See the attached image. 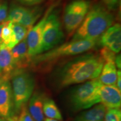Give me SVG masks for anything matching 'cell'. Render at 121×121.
<instances>
[{
  "mask_svg": "<svg viewBox=\"0 0 121 121\" xmlns=\"http://www.w3.org/2000/svg\"><path fill=\"white\" fill-rule=\"evenodd\" d=\"M104 121H121L120 108H107Z\"/></svg>",
  "mask_w": 121,
  "mask_h": 121,
  "instance_id": "cell-21",
  "label": "cell"
},
{
  "mask_svg": "<svg viewBox=\"0 0 121 121\" xmlns=\"http://www.w3.org/2000/svg\"><path fill=\"white\" fill-rule=\"evenodd\" d=\"M13 103L11 84L9 80H6L0 85V118H10Z\"/></svg>",
  "mask_w": 121,
  "mask_h": 121,
  "instance_id": "cell-11",
  "label": "cell"
},
{
  "mask_svg": "<svg viewBox=\"0 0 121 121\" xmlns=\"http://www.w3.org/2000/svg\"><path fill=\"white\" fill-rule=\"evenodd\" d=\"M63 38L64 34L59 16L56 12H53L52 10L48 15L44 27L40 54L58 46Z\"/></svg>",
  "mask_w": 121,
  "mask_h": 121,
  "instance_id": "cell-6",
  "label": "cell"
},
{
  "mask_svg": "<svg viewBox=\"0 0 121 121\" xmlns=\"http://www.w3.org/2000/svg\"><path fill=\"white\" fill-rule=\"evenodd\" d=\"M115 65H116V67L118 68V69H121V54H118L117 56H116L115 57Z\"/></svg>",
  "mask_w": 121,
  "mask_h": 121,
  "instance_id": "cell-28",
  "label": "cell"
},
{
  "mask_svg": "<svg viewBox=\"0 0 121 121\" xmlns=\"http://www.w3.org/2000/svg\"><path fill=\"white\" fill-rule=\"evenodd\" d=\"M99 78L86 81L72 91L69 98L75 110H85L100 103V89L102 86Z\"/></svg>",
  "mask_w": 121,
  "mask_h": 121,
  "instance_id": "cell-4",
  "label": "cell"
},
{
  "mask_svg": "<svg viewBox=\"0 0 121 121\" xmlns=\"http://www.w3.org/2000/svg\"><path fill=\"white\" fill-rule=\"evenodd\" d=\"M106 6L108 8V10H113L116 7L118 2V0H103Z\"/></svg>",
  "mask_w": 121,
  "mask_h": 121,
  "instance_id": "cell-25",
  "label": "cell"
},
{
  "mask_svg": "<svg viewBox=\"0 0 121 121\" xmlns=\"http://www.w3.org/2000/svg\"><path fill=\"white\" fill-rule=\"evenodd\" d=\"M16 69L13 64L11 49L4 44H0V71L1 75L11 78Z\"/></svg>",
  "mask_w": 121,
  "mask_h": 121,
  "instance_id": "cell-14",
  "label": "cell"
},
{
  "mask_svg": "<svg viewBox=\"0 0 121 121\" xmlns=\"http://www.w3.org/2000/svg\"><path fill=\"white\" fill-rule=\"evenodd\" d=\"M11 78L14 108L19 113L33 94L35 80L31 74L23 69L16 70Z\"/></svg>",
  "mask_w": 121,
  "mask_h": 121,
  "instance_id": "cell-5",
  "label": "cell"
},
{
  "mask_svg": "<svg viewBox=\"0 0 121 121\" xmlns=\"http://www.w3.org/2000/svg\"><path fill=\"white\" fill-rule=\"evenodd\" d=\"M28 28L19 24H13L12 25V37L10 42L6 46L10 49L26 37L29 31Z\"/></svg>",
  "mask_w": 121,
  "mask_h": 121,
  "instance_id": "cell-18",
  "label": "cell"
},
{
  "mask_svg": "<svg viewBox=\"0 0 121 121\" xmlns=\"http://www.w3.org/2000/svg\"><path fill=\"white\" fill-rule=\"evenodd\" d=\"M43 113L44 115L48 118L60 121L63 119L61 113L56 104L50 98H45L43 103Z\"/></svg>",
  "mask_w": 121,
  "mask_h": 121,
  "instance_id": "cell-19",
  "label": "cell"
},
{
  "mask_svg": "<svg viewBox=\"0 0 121 121\" xmlns=\"http://www.w3.org/2000/svg\"><path fill=\"white\" fill-rule=\"evenodd\" d=\"M44 121H60L57 120V119H51V118H44Z\"/></svg>",
  "mask_w": 121,
  "mask_h": 121,
  "instance_id": "cell-31",
  "label": "cell"
},
{
  "mask_svg": "<svg viewBox=\"0 0 121 121\" xmlns=\"http://www.w3.org/2000/svg\"><path fill=\"white\" fill-rule=\"evenodd\" d=\"M89 9L90 3L86 0H74L66 7L63 23L69 34L73 33L79 27Z\"/></svg>",
  "mask_w": 121,
  "mask_h": 121,
  "instance_id": "cell-7",
  "label": "cell"
},
{
  "mask_svg": "<svg viewBox=\"0 0 121 121\" xmlns=\"http://www.w3.org/2000/svg\"><path fill=\"white\" fill-rule=\"evenodd\" d=\"M53 10V6L48 9L43 16L37 24L29 30L26 40L28 45V52L30 58L40 53V45L42 34L47 18L48 15Z\"/></svg>",
  "mask_w": 121,
  "mask_h": 121,
  "instance_id": "cell-8",
  "label": "cell"
},
{
  "mask_svg": "<svg viewBox=\"0 0 121 121\" xmlns=\"http://www.w3.org/2000/svg\"><path fill=\"white\" fill-rule=\"evenodd\" d=\"M100 103L106 108H120L121 105V90L116 85H102L100 89Z\"/></svg>",
  "mask_w": 121,
  "mask_h": 121,
  "instance_id": "cell-10",
  "label": "cell"
},
{
  "mask_svg": "<svg viewBox=\"0 0 121 121\" xmlns=\"http://www.w3.org/2000/svg\"><path fill=\"white\" fill-rule=\"evenodd\" d=\"M8 15V4L5 1H0V23L5 22Z\"/></svg>",
  "mask_w": 121,
  "mask_h": 121,
  "instance_id": "cell-24",
  "label": "cell"
},
{
  "mask_svg": "<svg viewBox=\"0 0 121 121\" xmlns=\"http://www.w3.org/2000/svg\"><path fill=\"white\" fill-rule=\"evenodd\" d=\"M42 14V9L40 7H35L32 9L26 8L25 13L19 22V24L30 29L35 24Z\"/></svg>",
  "mask_w": 121,
  "mask_h": 121,
  "instance_id": "cell-17",
  "label": "cell"
},
{
  "mask_svg": "<svg viewBox=\"0 0 121 121\" xmlns=\"http://www.w3.org/2000/svg\"><path fill=\"white\" fill-rule=\"evenodd\" d=\"M100 44L115 53H118L121 49V27L116 24L109 27L100 38Z\"/></svg>",
  "mask_w": 121,
  "mask_h": 121,
  "instance_id": "cell-9",
  "label": "cell"
},
{
  "mask_svg": "<svg viewBox=\"0 0 121 121\" xmlns=\"http://www.w3.org/2000/svg\"><path fill=\"white\" fill-rule=\"evenodd\" d=\"M113 22L114 17L109 10L100 4H95L89 9L71 40H97Z\"/></svg>",
  "mask_w": 121,
  "mask_h": 121,
  "instance_id": "cell-2",
  "label": "cell"
},
{
  "mask_svg": "<svg viewBox=\"0 0 121 121\" xmlns=\"http://www.w3.org/2000/svg\"><path fill=\"white\" fill-rule=\"evenodd\" d=\"M12 25L13 23L9 21H5L4 22V25L3 27L2 30V34H1V38H2V43L7 45L10 42L12 37Z\"/></svg>",
  "mask_w": 121,
  "mask_h": 121,
  "instance_id": "cell-22",
  "label": "cell"
},
{
  "mask_svg": "<svg viewBox=\"0 0 121 121\" xmlns=\"http://www.w3.org/2000/svg\"><path fill=\"white\" fill-rule=\"evenodd\" d=\"M11 121H17V119H15V118H13V119H11Z\"/></svg>",
  "mask_w": 121,
  "mask_h": 121,
  "instance_id": "cell-32",
  "label": "cell"
},
{
  "mask_svg": "<svg viewBox=\"0 0 121 121\" xmlns=\"http://www.w3.org/2000/svg\"><path fill=\"white\" fill-rule=\"evenodd\" d=\"M4 25V22H2V23H0V44L2 43V38H1V34H2V30Z\"/></svg>",
  "mask_w": 121,
  "mask_h": 121,
  "instance_id": "cell-30",
  "label": "cell"
},
{
  "mask_svg": "<svg viewBox=\"0 0 121 121\" xmlns=\"http://www.w3.org/2000/svg\"><path fill=\"white\" fill-rule=\"evenodd\" d=\"M44 95L39 92L33 94L29 99L28 110L34 121H44L43 103Z\"/></svg>",
  "mask_w": 121,
  "mask_h": 121,
  "instance_id": "cell-13",
  "label": "cell"
},
{
  "mask_svg": "<svg viewBox=\"0 0 121 121\" xmlns=\"http://www.w3.org/2000/svg\"><path fill=\"white\" fill-rule=\"evenodd\" d=\"M104 61L101 56L88 53L69 60L59 69L57 81L60 87L84 83L99 76Z\"/></svg>",
  "mask_w": 121,
  "mask_h": 121,
  "instance_id": "cell-1",
  "label": "cell"
},
{
  "mask_svg": "<svg viewBox=\"0 0 121 121\" xmlns=\"http://www.w3.org/2000/svg\"><path fill=\"white\" fill-rule=\"evenodd\" d=\"M106 109L103 104L98 103L78 114L75 121H104Z\"/></svg>",
  "mask_w": 121,
  "mask_h": 121,
  "instance_id": "cell-15",
  "label": "cell"
},
{
  "mask_svg": "<svg viewBox=\"0 0 121 121\" xmlns=\"http://www.w3.org/2000/svg\"><path fill=\"white\" fill-rule=\"evenodd\" d=\"M0 121H5L4 118H0Z\"/></svg>",
  "mask_w": 121,
  "mask_h": 121,
  "instance_id": "cell-33",
  "label": "cell"
},
{
  "mask_svg": "<svg viewBox=\"0 0 121 121\" xmlns=\"http://www.w3.org/2000/svg\"><path fill=\"white\" fill-rule=\"evenodd\" d=\"M96 41L97 40H71L32 57L31 62L38 65L50 63L62 57L78 55L93 48L96 45Z\"/></svg>",
  "mask_w": 121,
  "mask_h": 121,
  "instance_id": "cell-3",
  "label": "cell"
},
{
  "mask_svg": "<svg viewBox=\"0 0 121 121\" xmlns=\"http://www.w3.org/2000/svg\"><path fill=\"white\" fill-rule=\"evenodd\" d=\"M20 2L28 6H33L41 3L43 0H18Z\"/></svg>",
  "mask_w": 121,
  "mask_h": 121,
  "instance_id": "cell-26",
  "label": "cell"
},
{
  "mask_svg": "<svg viewBox=\"0 0 121 121\" xmlns=\"http://www.w3.org/2000/svg\"><path fill=\"white\" fill-rule=\"evenodd\" d=\"M117 69L114 60L104 63L99 78L103 85H116L117 81Z\"/></svg>",
  "mask_w": 121,
  "mask_h": 121,
  "instance_id": "cell-16",
  "label": "cell"
},
{
  "mask_svg": "<svg viewBox=\"0 0 121 121\" xmlns=\"http://www.w3.org/2000/svg\"><path fill=\"white\" fill-rule=\"evenodd\" d=\"M26 10V7L20 6H13L9 10L6 21H9L13 24H19Z\"/></svg>",
  "mask_w": 121,
  "mask_h": 121,
  "instance_id": "cell-20",
  "label": "cell"
},
{
  "mask_svg": "<svg viewBox=\"0 0 121 121\" xmlns=\"http://www.w3.org/2000/svg\"><path fill=\"white\" fill-rule=\"evenodd\" d=\"M12 58L16 70L22 69L31 62L28 52L26 37L11 49Z\"/></svg>",
  "mask_w": 121,
  "mask_h": 121,
  "instance_id": "cell-12",
  "label": "cell"
},
{
  "mask_svg": "<svg viewBox=\"0 0 121 121\" xmlns=\"http://www.w3.org/2000/svg\"><path fill=\"white\" fill-rule=\"evenodd\" d=\"M117 81H116V86L119 90H121V69H118L117 73Z\"/></svg>",
  "mask_w": 121,
  "mask_h": 121,
  "instance_id": "cell-27",
  "label": "cell"
},
{
  "mask_svg": "<svg viewBox=\"0 0 121 121\" xmlns=\"http://www.w3.org/2000/svg\"><path fill=\"white\" fill-rule=\"evenodd\" d=\"M1 71H0V75H1Z\"/></svg>",
  "mask_w": 121,
  "mask_h": 121,
  "instance_id": "cell-34",
  "label": "cell"
},
{
  "mask_svg": "<svg viewBox=\"0 0 121 121\" xmlns=\"http://www.w3.org/2000/svg\"><path fill=\"white\" fill-rule=\"evenodd\" d=\"M20 116L17 121H34L30 115L26 105H24L20 111Z\"/></svg>",
  "mask_w": 121,
  "mask_h": 121,
  "instance_id": "cell-23",
  "label": "cell"
},
{
  "mask_svg": "<svg viewBox=\"0 0 121 121\" xmlns=\"http://www.w3.org/2000/svg\"><path fill=\"white\" fill-rule=\"evenodd\" d=\"M10 78L8 76H6L1 75H0V85L2 84L4 81H6V80H10Z\"/></svg>",
  "mask_w": 121,
  "mask_h": 121,
  "instance_id": "cell-29",
  "label": "cell"
}]
</instances>
